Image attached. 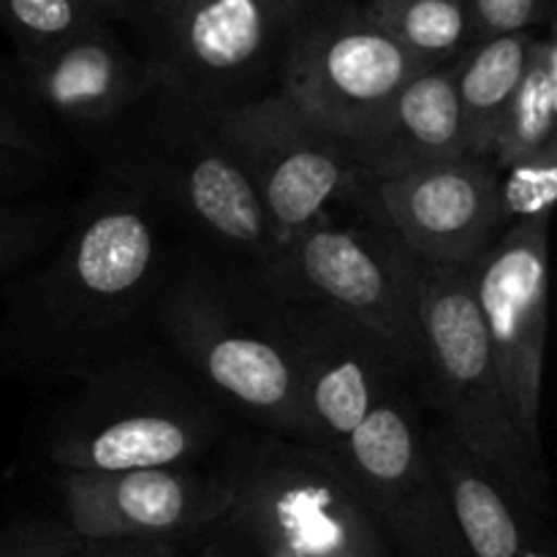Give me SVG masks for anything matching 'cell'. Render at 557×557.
<instances>
[{
    "instance_id": "14",
    "label": "cell",
    "mask_w": 557,
    "mask_h": 557,
    "mask_svg": "<svg viewBox=\"0 0 557 557\" xmlns=\"http://www.w3.org/2000/svg\"><path fill=\"white\" fill-rule=\"evenodd\" d=\"M54 476L63 522L79 539L183 544L215 531L228 511V487L212 462Z\"/></svg>"
},
{
    "instance_id": "21",
    "label": "cell",
    "mask_w": 557,
    "mask_h": 557,
    "mask_svg": "<svg viewBox=\"0 0 557 557\" xmlns=\"http://www.w3.org/2000/svg\"><path fill=\"white\" fill-rule=\"evenodd\" d=\"M359 5L424 69L457 63L476 44L466 0H362Z\"/></svg>"
},
{
    "instance_id": "3",
    "label": "cell",
    "mask_w": 557,
    "mask_h": 557,
    "mask_svg": "<svg viewBox=\"0 0 557 557\" xmlns=\"http://www.w3.org/2000/svg\"><path fill=\"white\" fill-rule=\"evenodd\" d=\"M156 341L243 428L313 446L286 313L253 275L177 243L158 299Z\"/></svg>"
},
{
    "instance_id": "2",
    "label": "cell",
    "mask_w": 557,
    "mask_h": 557,
    "mask_svg": "<svg viewBox=\"0 0 557 557\" xmlns=\"http://www.w3.org/2000/svg\"><path fill=\"white\" fill-rule=\"evenodd\" d=\"M74 141L98 177L147 201L180 245L253 277L270 264L275 234L215 117L152 87Z\"/></svg>"
},
{
    "instance_id": "29",
    "label": "cell",
    "mask_w": 557,
    "mask_h": 557,
    "mask_svg": "<svg viewBox=\"0 0 557 557\" xmlns=\"http://www.w3.org/2000/svg\"><path fill=\"white\" fill-rule=\"evenodd\" d=\"M47 172H52V166H47V163L33 161L20 152L0 150V199L33 196L47 177Z\"/></svg>"
},
{
    "instance_id": "24",
    "label": "cell",
    "mask_w": 557,
    "mask_h": 557,
    "mask_svg": "<svg viewBox=\"0 0 557 557\" xmlns=\"http://www.w3.org/2000/svg\"><path fill=\"white\" fill-rule=\"evenodd\" d=\"M107 22L90 0H0V25L14 41L16 60L36 58Z\"/></svg>"
},
{
    "instance_id": "26",
    "label": "cell",
    "mask_w": 557,
    "mask_h": 557,
    "mask_svg": "<svg viewBox=\"0 0 557 557\" xmlns=\"http://www.w3.org/2000/svg\"><path fill=\"white\" fill-rule=\"evenodd\" d=\"M473 41L506 33H536L553 25L555 0H466Z\"/></svg>"
},
{
    "instance_id": "7",
    "label": "cell",
    "mask_w": 557,
    "mask_h": 557,
    "mask_svg": "<svg viewBox=\"0 0 557 557\" xmlns=\"http://www.w3.org/2000/svg\"><path fill=\"white\" fill-rule=\"evenodd\" d=\"M305 0H139L128 25L156 87L210 117L281 90Z\"/></svg>"
},
{
    "instance_id": "18",
    "label": "cell",
    "mask_w": 557,
    "mask_h": 557,
    "mask_svg": "<svg viewBox=\"0 0 557 557\" xmlns=\"http://www.w3.org/2000/svg\"><path fill=\"white\" fill-rule=\"evenodd\" d=\"M424 438L466 557H557L549 528L553 520L520 504L511 490L482 460L462 449L433 417L428 419Z\"/></svg>"
},
{
    "instance_id": "11",
    "label": "cell",
    "mask_w": 557,
    "mask_h": 557,
    "mask_svg": "<svg viewBox=\"0 0 557 557\" xmlns=\"http://www.w3.org/2000/svg\"><path fill=\"white\" fill-rule=\"evenodd\" d=\"M419 71L424 65L375 27L359 0H305L281 90L321 125L351 136Z\"/></svg>"
},
{
    "instance_id": "27",
    "label": "cell",
    "mask_w": 557,
    "mask_h": 557,
    "mask_svg": "<svg viewBox=\"0 0 557 557\" xmlns=\"http://www.w3.org/2000/svg\"><path fill=\"white\" fill-rule=\"evenodd\" d=\"M76 542L63 517H22L0 531V557H63Z\"/></svg>"
},
{
    "instance_id": "8",
    "label": "cell",
    "mask_w": 557,
    "mask_h": 557,
    "mask_svg": "<svg viewBox=\"0 0 557 557\" xmlns=\"http://www.w3.org/2000/svg\"><path fill=\"white\" fill-rule=\"evenodd\" d=\"M256 281L275 297L321 305L364 326L424 368L417 259L354 207H335L277 243Z\"/></svg>"
},
{
    "instance_id": "9",
    "label": "cell",
    "mask_w": 557,
    "mask_h": 557,
    "mask_svg": "<svg viewBox=\"0 0 557 557\" xmlns=\"http://www.w3.org/2000/svg\"><path fill=\"white\" fill-rule=\"evenodd\" d=\"M424 430V375H408L326 457L373 517L392 557H466Z\"/></svg>"
},
{
    "instance_id": "16",
    "label": "cell",
    "mask_w": 557,
    "mask_h": 557,
    "mask_svg": "<svg viewBox=\"0 0 557 557\" xmlns=\"http://www.w3.org/2000/svg\"><path fill=\"white\" fill-rule=\"evenodd\" d=\"M16 65L58 131L69 136L109 123L156 87L145 60L112 22H96L49 52L16 60Z\"/></svg>"
},
{
    "instance_id": "31",
    "label": "cell",
    "mask_w": 557,
    "mask_h": 557,
    "mask_svg": "<svg viewBox=\"0 0 557 557\" xmlns=\"http://www.w3.org/2000/svg\"><path fill=\"white\" fill-rule=\"evenodd\" d=\"M136 3L139 0H90L92 9L103 16L107 22L117 25V22H128L131 14H134Z\"/></svg>"
},
{
    "instance_id": "6",
    "label": "cell",
    "mask_w": 557,
    "mask_h": 557,
    "mask_svg": "<svg viewBox=\"0 0 557 557\" xmlns=\"http://www.w3.org/2000/svg\"><path fill=\"white\" fill-rule=\"evenodd\" d=\"M417 310L428 413L462 449L482 460L520 504L553 520L544 460L533 455L511 419L473 302L471 264L417 259Z\"/></svg>"
},
{
    "instance_id": "5",
    "label": "cell",
    "mask_w": 557,
    "mask_h": 557,
    "mask_svg": "<svg viewBox=\"0 0 557 557\" xmlns=\"http://www.w3.org/2000/svg\"><path fill=\"white\" fill-rule=\"evenodd\" d=\"M228 487L218 528L261 557H392L373 517L315 446L239 428L212 457Z\"/></svg>"
},
{
    "instance_id": "22",
    "label": "cell",
    "mask_w": 557,
    "mask_h": 557,
    "mask_svg": "<svg viewBox=\"0 0 557 557\" xmlns=\"http://www.w3.org/2000/svg\"><path fill=\"white\" fill-rule=\"evenodd\" d=\"M71 207L49 196L0 199V281L41 261L69 226Z\"/></svg>"
},
{
    "instance_id": "4",
    "label": "cell",
    "mask_w": 557,
    "mask_h": 557,
    "mask_svg": "<svg viewBox=\"0 0 557 557\" xmlns=\"http://www.w3.org/2000/svg\"><path fill=\"white\" fill-rule=\"evenodd\" d=\"M239 428L161 341H150L74 381L44 422L41 455L54 473L199 466Z\"/></svg>"
},
{
    "instance_id": "13",
    "label": "cell",
    "mask_w": 557,
    "mask_h": 557,
    "mask_svg": "<svg viewBox=\"0 0 557 557\" xmlns=\"http://www.w3.org/2000/svg\"><path fill=\"white\" fill-rule=\"evenodd\" d=\"M346 205L428 264H473L504 232L498 169L468 152L395 177H359Z\"/></svg>"
},
{
    "instance_id": "10",
    "label": "cell",
    "mask_w": 557,
    "mask_h": 557,
    "mask_svg": "<svg viewBox=\"0 0 557 557\" xmlns=\"http://www.w3.org/2000/svg\"><path fill=\"white\" fill-rule=\"evenodd\" d=\"M215 120L270 221L275 245L351 196L359 174L346 139L283 90Z\"/></svg>"
},
{
    "instance_id": "20",
    "label": "cell",
    "mask_w": 557,
    "mask_h": 557,
    "mask_svg": "<svg viewBox=\"0 0 557 557\" xmlns=\"http://www.w3.org/2000/svg\"><path fill=\"white\" fill-rule=\"evenodd\" d=\"M557 147V44L553 25L536 33L525 71L500 120L493 145L495 169Z\"/></svg>"
},
{
    "instance_id": "15",
    "label": "cell",
    "mask_w": 557,
    "mask_h": 557,
    "mask_svg": "<svg viewBox=\"0 0 557 557\" xmlns=\"http://www.w3.org/2000/svg\"><path fill=\"white\" fill-rule=\"evenodd\" d=\"M281 305L297 346L313 446L324 455L346 444L392 386L424 375L422 362L321 305L294 299Z\"/></svg>"
},
{
    "instance_id": "28",
    "label": "cell",
    "mask_w": 557,
    "mask_h": 557,
    "mask_svg": "<svg viewBox=\"0 0 557 557\" xmlns=\"http://www.w3.org/2000/svg\"><path fill=\"white\" fill-rule=\"evenodd\" d=\"M177 542H123V539H79L63 557H183Z\"/></svg>"
},
{
    "instance_id": "30",
    "label": "cell",
    "mask_w": 557,
    "mask_h": 557,
    "mask_svg": "<svg viewBox=\"0 0 557 557\" xmlns=\"http://www.w3.org/2000/svg\"><path fill=\"white\" fill-rule=\"evenodd\" d=\"M183 557H234V539L223 528H215L205 533V542L194 553H185Z\"/></svg>"
},
{
    "instance_id": "12",
    "label": "cell",
    "mask_w": 557,
    "mask_h": 557,
    "mask_svg": "<svg viewBox=\"0 0 557 557\" xmlns=\"http://www.w3.org/2000/svg\"><path fill=\"white\" fill-rule=\"evenodd\" d=\"M549 221L533 218L500 232L471 264V288L517 430L544 460L542 375L547 341Z\"/></svg>"
},
{
    "instance_id": "17",
    "label": "cell",
    "mask_w": 557,
    "mask_h": 557,
    "mask_svg": "<svg viewBox=\"0 0 557 557\" xmlns=\"http://www.w3.org/2000/svg\"><path fill=\"white\" fill-rule=\"evenodd\" d=\"M343 139L362 180L395 177L462 156L455 63L419 71L384 109Z\"/></svg>"
},
{
    "instance_id": "23",
    "label": "cell",
    "mask_w": 557,
    "mask_h": 557,
    "mask_svg": "<svg viewBox=\"0 0 557 557\" xmlns=\"http://www.w3.org/2000/svg\"><path fill=\"white\" fill-rule=\"evenodd\" d=\"M0 150L58 166L63 141L58 125L27 85L16 60L0 58Z\"/></svg>"
},
{
    "instance_id": "32",
    "label": "cell",
    "mask_w": 557,
    "mask_h": 557,
    "mask_svg": "<svg viewBox=\"0 0 557 557\" xmlns=\"http://www.w3.org/2000/svg\"><path fill=\"white\" fill-rule=\"evenodd\" d=\"M5 370H14V368H11V354H9V346H5V337L3 332H0V373H5Z\"/></svg>"
},
{
    "instance_id": "25",
    "label": "cell",
    "mask_w": 557,
    "mask_h": 557,
    "mask_svg": "<svg viewBox=\"0 0 557 557\" xmlns=\"http://www.w3.org/2000/svg\"><path fill=\"white\" fill-rule=\"evenodd\" d=\"M557 199V147L498 169V210L504 232L520 221L553 218Z\"/></svg>"
},
{
    "instance_id": "19",
    "label": "cell",
    "mask_w": 557,
    "mask_h": 557,
    "mask_svg": "<svg viewBox=\"0 0 557 557\" xmlns=\"http://www.w3.org/2000/svg\"><path fill=\"white\" fill-rule=\"evenodd\" d=\"M536 33L484 38L455 63V92L468 156H493L500 120L520 85Z\"/></svg>"
},
{
    "instance_id": "1",
    "label": "cell",
    "mask_w": 557,
    "mask_h": 557,
    "mask_svg": "<svg viewBox=\"0 0 557 557\" xmlns=\"http://www.w3.org/2000/svg\"><path fill=\"white\" fill-rule=\"evenodd\" d=\"M177 237L147 201L98 177L52 250L5 281L11 368L79 381L156 341Z\"/></svg>"
}]
</instances>
